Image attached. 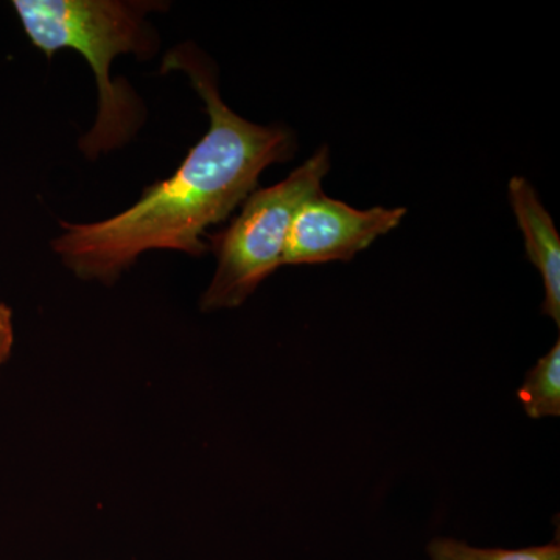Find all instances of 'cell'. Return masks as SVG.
Wrapping results in <instances>:
<instances>
[{
	"mask_svg": "<svg viewBox=\"0 0 560 560\" xmlns=\"http://www.w3.org/2000/svg\"><path fill=\"white\" fill-rule=\"evenodd\" d=\"M510 200L525 237L526 256L539 270L545 285L541 313L560 324V238L550 212L541 205L528 180L515 176L510 183Z\"/></svg>",
	"mask_w": 560,
	"mask_h": 560,
	"instance_id": "5b68a950",
	"label": "cell"
},
{
	"mask_svg": "<svg viewBox=\"0 0 560 560\" xmlns=\"http://www.w3.org/2000/svg\"><path fill=\"white\" fill-rule=\"evenodd\" d=\"M407 215L405 208L360 210L316 191L294 213L287 238L283 265L326 264L350 260L396 230Z\"/></svg>",
	"mask_w": 560,
	"mask_h": 560,
	"instance_id": "277c9868",
	"label": "cell"
},
{
	"mask_svg": "<svg viewBox=\"0 0 560 560\" xmlns=\"http://www.w3.org/2000/svg\"><path fill=\"white\" fill-rule=\"evenodd\" d=\"M25 35L46 57L62 49L90 62L98 88V113L80 150L90 160L130 142L143 121V108L127 81L114 83L110 65L119 55L151 58L156 33L147 16L164 10L153 0H14Z\"/></svg>",
	"mask_w": 560,
	"mask_h": 560,
	"instance_id": "7a4b0ae2",
	"label": "cell"
},
{
	"mask_svg": "<svg viewBox=\"0 0 560 560\" xmlns=\"http://www.w3.org/2000/svg\"><path fill=\"white\" fill-rule=\"evenodd\" d=\"M13 342V315L10 308L0 302V366L9 360Z\"/></svg>",
	"mask_w": 560,
	"mask_h": 560,
	"instance_id": "ba28073f",
	"label": "cell"
},
{
	"mask_svg": "<svg viewBox=\"0 0 560 560\" xmlns=\"http://www.w3.org/2000/svg\"><path fill=\"white\" fill-rule=\"evenodd\" d=\"M431 560H560L559 540L544 547L503 550V548H474L464 541L434 539L429 545Z\"/></svg>",
	"mask_w": 560,
	"mask_h": 560,
	"instance_id": "52a82bcc",
	"label": "cell"
},
{
	"mask_svg": "<svg viewBox=\"0 0 560 560\" xmlns=\"http://www.w3.org/2000/svg\"><path fill=\"white\" fill-rule=\"evenodd\" d=\"M330 172L327 147L268 189L254 190L230 228L212 235L217 270L201 298V311L235 308L283 267L287 238L302 202L323 190Z\"/></svg>",
	"mask_w": 560,
	"mask_h": 560,
	"instance_id": "3957f363",
	"label": "cell"
},
{
	"mask_svg": "<svg viewBox=\"0 0 560 560\" xmlns=\"http://www.w3.org/2000/svg\"><path fill=\"white\" fill-rule=\"evenodd\" d=\"M530 419L560 415V341L526 374L517 393Z\"/></svg>",
	"mask_w": 560,
	"mask_h": 560,
	"instance_id": "8992f818",
	"label": "cell"
},
{
	"mask_svg": "<svg viewBox=\"0 0 560 560\" xmlns=\"http://www.w3.org/2000/svg\"><path fill=\"white\" fill-rule=\"evenodd\" d=\"M162 69L189 77L209 114V130L171 178L143 190L138 202L94 223L60 221L51 249L84 280L110 283L151 249L205 256L202 235L243 205L261 172L293 156V132L243 119L221 98L215 69L191 44L175 47Z\"/></svg>",
	"mask_w": 560,
	"mask_h": 560,
	"instance_id": "6da1fadb",
	"label": "cell"
}]
</instances>
